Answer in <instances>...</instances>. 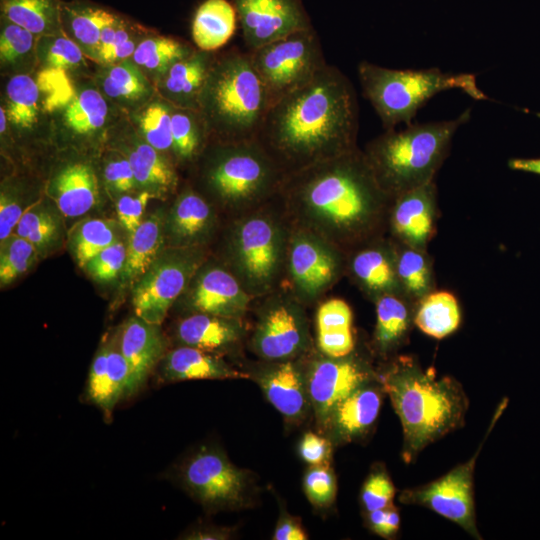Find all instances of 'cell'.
I'll return each instance as SVG.
<instances>
[{
    "label": "cell",
    "instance_id": "29",
    "mask_svg": "<svg viewBox=\"0 0 540 540\" xmlns=\"http://www.w3.org/2000/svg\"><path fill=\"white\" fill-rule=\"evenodd\" d=\"M48 195L65 217L76 218L86 214L98 202L95 171L84 162L67 164L51 179Z\"/></svg>",
    "mask_w": 540,
    "mask_h": 540
},
{
    "label": "cell",
    "instance_id": "8",
    "mask_svg": "<svg viewBox=\"0 0 540 540\" xmlns=\"http://www.w3.org/2000/svg\"><path fill=\"white\" fill-rule=\"evenodd\" d=\"M363 96L371 103L385 130L398 124H411L417 111L434 95L448 89H460L475 100L487 96L468 73H444L438 68L400 70L367 61L358 65Z\"/></svg>",
    "mask_w": 540,
    "mask_h": 540
},
{
    "label": "cell",
    "instance_id": "10",
    "mask_svg": "<svg viewBox=\"0 0 540 540\" xmlns=\"http://www.w3.org/2000/svg\"><path fill=\"white\" fill-rule=\"evenodd\" d=\"M255 300L248 345L260 360H295L315 347L307 307L284 284Z\"/></svg>",
    "mask_w": 540,
    "mask_h": 540
},
{
    "label": "cell",
    "instance_id": "43",
    "mask_svg": "<svg viewBox=\"0 0 540 540\" xmlns=\"http://www.w3.org/2000/svg\"><path fill=\"white\" fill-rule=\"evenodd\" d=\"M172 154L179 163L195 162L210 142L206 124L198 110L173 107Z\"/></svg>",
    "mask_w": 540,
    "mask_h": 540
},
{
    "label": "cell",
    "instance_id": "55",
    "mask_svg": "<svg viewBox=\"0 0 540 540\" xmlns=\"http://www.w3.org/2000/svg\"><path fill=\"white\" fill-rule=\"evenodd\" d=\"M333 443L328 437L317 432H306L298 446L301 458L309 465L330 463Z\"/></svg>",
    "mask_w": 540,
    "mask_h": 540
},
{
    "label": "cell",
    "instance_id": "13",
    "mask_svg": "<svg viewBox=\"0 0 540 540\" xmlns=\"http://www.w3.org/2000/svg\"><path fill=\"white\" fill-rule=\"evenodd\" d=\"M211 253L204 247L167 246L133 285L135 315L161 325L192 277Z\"/></svg>",
    "mask_w": 540,
    "mask_h": 540
},
{
    "label": "cell",
    "instance_id": "24",
    "mask_svg": "<svg viewBox=\"0 0 540 540\" xmlns=\"http://www.w3.org/2000/svg\"><path fill=\"white\" fill-rule=\"evenodd\" d=\"M129 366L121 352L117 332L104 340L90 366L85 400L96 406L106 422L120 401H124L129 381Z\"/></svg>",
    "mask_w": 540,
    "mask_h": 540
},
{
    "label": "cell",
    "instance_id": "14",
    "mask_svg": "<svg viewBox=\"0 0 540 540\" xmlns=\"http://www.w3.org/2000/svg\"><path fill=\"white\" fill-rule=\"evenodd\" d=\"M507 400L498 407L488 433L476 453L466 462L451 469L440 478L424 485L405 489L399 500L403 504L426 507L444 518L456 523L468 534L481 539L476 525L474 503V470L477 457L486 437L505 409Z\"/></svg>",
    "mask_w": 540,
    "mask_h": 540
},
{
    "label": "cell",
    "instance_id": "25",
    "mask_svg": "<svg viewBox=\"0 0 540 540\" xmlns=\"http://www.w3.org/2000/svg\"><path fill=\"white\" fill-rule=\"evenodd\" d=\"M373 301L384 294L403 291L396 267V246L376 238L347 254V271Z\"/></svg>",
    "mask_w": 540,
    "mask_h": 540
},
{
    "label": "cell",
    "instance_id": "44",
    "mask_svg": "<svg viewBox=\"0 0 540 540\" xmlns=\"http://www.w3.org/2000/svg\"><path fill=\"white\" fill-rule=\"evenodd\" d=\"M37 68L42 72L71 76L86 68L88 59L63 30L37 38Z\"/></svg>",
    "mask_w": 540,
    "mask_h": 540
},
{
    "label": "cell",
    "instance_id": "41",
    "mask_svg": "<svg viewBox=\"0 0 540 540\" xmlns=\"http://www.w3.org/2000/svg\"><path fill=\"white\" fill-rule=\"evenodd\" d=\"M195 50L182 41L156 35L153 32L141 41L130 60L155 85L174 63L189 56Z\"/></svg>",
    "mask_w": 540,
    "mask_h": 540
},
{
    "label": "cell",
    "instance_id": "12",
    "mask_svg": "<svg viewBox=\"0 0 540 540\" xmlns=\"http://www.w3.org/2000/svg\"><path fill=\"white\" fill-rule=\"evenodd\" d=\"M347 271V254L320 235L294 226L284 285L307 308L323 299Z\"/></svg>",
    "mask_w": 540,
    "mask_h": 540
},
{
    "label": "cell",
    "instance_id": "57",
    "mask_svg": "<svg viewBox=\"0 0 540 540\" xmlns=\"http://www.w3.org/2000/svg\"><path fill=\"white\" fill-rule=\"evenodd\" d=\"M272 539L306 540L308 539V535L301 524L300 518L289 514L285 507L280 506V512Z\"/></svg>",
    "mask_w": 540,
    "mask_h": 540
},
{
    "label": "cell",
    "instance_id": "31",
    "mask_svg": "<svg viewBox=\"0 0 540 540\" xmlns=\"http://www.w3.org/2000/svg\"><path fill=\"white\" fill-rule=\"evenodd\" d=\"M115 12L89 0H63L61 26L64 33L97 63L100 38Z\"/></svg>",
    "mask_w": 540,
    "mask_h": 540
},
{
    "label": "cell",
    "instance_id": "20",
    "mask_svg": "<svg viewBox=\"0 0 540 540\" xmlns=\"http://www.w3.org/2000/svg\"><path fill=\"white\" fill-rule=\"evenodd\" d=\"M160 326L135 315L117 331L119 346L130 372L124 400L133 397L145 386L148 377L168 351V340Z\"/></svg>",
    "mask_w": 540,
    "mask_h": 540
},
{
    "label": "cell",
    "instance_id": "47",
    "mask_svg": "<svg viewBox=\"0 0 540 540\" xmlns=\"http://www.w3.org/2000/svg\"><path fill=\"white\" fill-rule=\"evenodd\" d=\"M172 109L173 106L161 98L148 102L134 114L141 138L163 154L173 151Z\"/></svg>",
    "mask_w": 540,
    "mask_h": 540
},
{
    "label": "cell",
    "instance_id": "58",
    "mask_svg": "<svg viewBox=\"0 0 540 540\" xmlns=\"http://www.w3.org/2000/svg\"><path fill=\"white\" fill-rule=\"evenodd\" d=\"M234 536V529L214 524L197 523L180 535L186 540H227Z\"/></svg>",
    "mask_w": 540,
    "mask_h": 540
},
{
    "label": "cell",
    "instance_id": "34",
    "mask_svg": "<svg viewBox=\"0 0 540 540\" xmlns=\"http://www.w3.org/2000/svg\"><path fill=\"white\" fill-rule=\"evenodd\" d=\"M42 76L31 74L9 77L4 92V110L11 128L25 132L33 129L45 108L46 93Z\"/></svg>",
    "mask_w": 540,
    "mask_h": 540
},
{
    "label": "cell",
    "instance_id": "60",
    "mask_svg": "<svg viewBox=\"0 0 540 540\" xmlns=\"http://www.w3.org/2000/svg\"><path fill=\"white\" fill-rule=\"evenodd\" d=\"M509 167L513 170L524 171L540 175V158H516L509 161Z\"/></svg>",
    "mask_w": 540,
    "mask_h": 540
},
{
    "label": "cell",
    "instance_id": "35",
    "mask_svg": "<svg viewBox=\"0 0 540 540\" xmlns=\"http://www.w3.org/2000/svg\"><path fill=\"white\" fill-rule=\"evenodd\" d=\"M374 302L376 325L372 345L376 354L388 358L406 341L412 314L401 294H384Z\"/></svg>",
    "mask_w": 540,
    "mask_h": 540
},
{
    "label": "cell",
    "instance_id": "19",
    "mask_svg": "<svg viewBox=\"0 0 540 540\" xmlns=\"http://www.w3.org/2000/svg\"><path fill=\"white\" fill-rule=\"evenodd\" d=\"M247 51L312 28L302 0H232Z\"/></svg>",
    "mask_w": 540,
    "mask_h": 540
},
{
    "label": "cell",
    "instance_id": "7",
    "mask_svg": "<svg viewBox=\"0 0 540 540\" xmlns=\"http://www.w3.org/2000/svg\"><path fill=\"white\" fill-rule=\"evenodd\" d=\"M469 118L468 109L453 120L409 124L371 140L363 152L382 189L393 198L432 182L453 135Z\"/></svg>",
    "mask_w": 540,
    "mask_h": 540
},
{
    "label": "cell",
    "instance_id": "38",
    "mask_svg": "<svg viewBox=\"0 0 540 540\" xmlns=\"http://www.w3.org/2000/svg\"><path fill=\"white\" fill-rule=\"evenodd\" d=\"M37 36L1 17L0 68L6 76L31 74L37 68Z\"/></svg>",
    "mask_w": 540,
    "mask_h": 540
},
{
    "label": "cell",
    "instance_id": "49",
    "mask_svg": "<svg viewBox=\"0 0 540 540\" xmlns=\"http://www.w3.org/2000/svg\"><path fill=\"white\" fill-rule=\"evenodd\" d=\"M396 267L401 287L409 295L424 297L430 287V268L421 249L406 246L401 251L396 247Z\"/></svg>",
    "mask_w": 540,
    "mask_h": 540
},
{
    "label": "cell",
    "instance_id": "45",
    "mask_svg": "<svg viewBox=\"0 0 540 540\" xmlns=\"http://www.w3.org/2000/svg\"><path fill=\"white\" fill-rule=\"evenodd\" d=\"M461 322L456 298L447 291L425 295L414 316V323L426 335L442 339L453 333Z\"/></svg>",
    "mask_w": 540,
    "mask_h": 540
},
{
    "label": "cell",
    "instance_id": "56",
    "mask_svg": "<svg viewBox=\"0 0 540 540\" xmlns=\"http://www.w3.org/2000/svg\"><path fill=\"white\" fill-rule=\"evenodd\" d=\"M26 209V208H25ZM25 209L16 194L1 190L0 195V240L14 233Z\"/></svg>",
    "mask_w": 540,
    "mask_h": 540
},
{
    "label": "cell",
    "instance_id": "54",
    "mask_svg": "<svg viewBox=\"0 0 540 540\" xmlns=\"http://www.w3.org/2000/svg\"><path fill=\"white\" fill-rule=\"evenodd\" d=\"M103 179L107 189L114 194L122 195L138 190L134 172L126 154L116 153L105 163Z\"/></svg>",
    "mask_w": 540,
    "mask_h": 540
},
{
    "label": "cell",
    "instance_id": "32",
    "mask_svg": "<svg viewBox=\"0 0 540 540\" xmlns=\"http://www.w3.org/2000/svg\"><path fill=\"white\" fill-rule=\"evenodd\" d=\"M166 219L167 213L157 210L144 218L129 234L126 262L121 275L123 282L133 286L165 249Z\"/></svg>",
    "mask_w": 540,
    "mask_h": 540
},
{
    "label": "cell",
    "instance_id": "52",
    "mask_svg": "<svg viewBox=\"0 0 540 540\" xmlns=\"http://www.w3.org/2000/svg\"><path fill=\"white\" fill-rule=\"evenodd\" d=\"M126 256L127 245L120 240L89 260L84 269L94 280L110 282L122 275Z\"/></svg>",
    "mask_w": 540,
    "mask_h": 540
},
{
    "label": "cell",
    "instance_id": "9",
    "mask_svg": "<svg viewBox=\"0 0 540 540\" xmlns=\"http://www.w3.org/2000/svg\"><path fill=\"white\" fill-rule=\"evenodd\" d=\"M173 479L207 513L253 507L259 487L254 474L230 461L213 444L193 449L172 470Z\"/></svg>",
    "mask_w": 540,
    "mask_h": 540
},
{
    "label": "cell",
    "instance_id": "50",
    "mask_svg": "<svg viewBox=\"0 0 540 540\" xmlns=\"http://www.w3.org/2000/svg\"><path fill=\"white\" fill-rule=\"evenodd\" d=\"M303 490L314 507H330L337 493V479L330 463L309 465L303 477Z\"/></svg>",
    "mask_w": 540,
    "mask_h": 540
},
{
    "label": "cell",
    "instance_id": "15",
    "mask_svg": "<svg viewBox=\"0 0 540 540\" xmlns=\"http://www.w3.org/2000/svg\"><path fill=\"white\" fill-rule=\"evenodd\" d=\"M309 398L318 431L333 408L364 384L377 380L379 372L355 350L331 357L314 347L303 356Z\"/></svg>",
    "mask_w": 540,
    "mask_h": 540
},
{
    "label": "cell",
    "instance_id": "11",
    "mask_svg": "<svg viewBox=\"0 0 540 540\" xmlns=\"http://www.w3.org/2000/svg\"><path fill=\"white\" fill-rule=\"evenodd\" d=\"M248 52L271 105L306 85L328 64L313 27Z\"/></svg>",
    "mask_w": 540,
    "mask_h": 540
},
{
    "label": "cell",
    "instance_id": "37",
    "mask_svg": "<svg viewBox=\"0 0 540 540\" xmlns=\"http://www.w3.org/2000/svg\"><path fill=\"white\" fill-rule=\"evenodd\" d=\"M237 13L228 0H205L196 9L191 25L199 50L214 52L224 46L237 28Z\"/></svg>",
    "mask_w": 540,
    "mask_h": 540
},
{
    "label": "cell",
    "instance_id": "33",
    "mask_svg": "<svg viewBox=\"0 0 540 540\" xmlns=\"http://www.w3.org/2000/svg\"><path fill=\"white\" fill-rule=\"evenodd\" d=\"M315 320V347L321 353L331 357H342L355 350L353 315L345 300L330 298L319 303Z\"/></svg>",
    "mask_w": 540,
    "mask_h": 540
},
{
    "label": "cell",
    "instance_id": "4",
    "mask_svg": "<svg viewBox=\"0 0 540 540\" xmlns=\"http://www.w3.org/2000/svg\"><path fill=\"white\" fill-rule=\"evenodd\" d=\"M293 225L276 196L225 222L217 258L254 299L284 283Z\"/></svg>",
    "mask_w": 540,
    "mask_h": 540
},
{
    "label": "cell",
    "instance_id": "59",
    "mask_svg": "<svg viewBox=\"0 0 540 540\" xmlns=\"http://www.w3.org/2000/svg\"><path fill=\"white\" fill-rule=\"evenodd\" d=\"M400 527V516L398 509L392 504L386 508L385 534L384 538L394 537Z\"/></svg>",
    "mask_w": 540,
    "mask_h": 540
},
{
    "label": "cell",
    "instance_id": "17",
    "mask_svg": "<svg viewBox=\"0 0 540 540\" xmlns=\"http://www.w3.org/2000/svg\"><path fill=\"white\" fill-rule=\"evenodd\" d=\"M46 83L45 108L73 138L99 134L109 119V104L97 86L75 87L64 74L41 72Z\"/></svg>",
    "mask_w": 540,
    "mask_h": 540
},
{
    "label": "cell",
    "instance_id": "28",
    "mask_svg": "<svg viewBox=\"0 0 540 540\" xmlns=\"http://www.w3.org/2000/svg\"><path fill=\"white\" fill-rule=\"evenodd\" d=\"M216 57L214 52L198 49L174 63L155 84L160 98L173 107L198 110L200 95Z\"/></svg>",
    "mask_w": 540,
    "mask_h": 540
},
{
    "label": "cell",
    "instance_id": "6",
    "mask_svg": "<svg viewBox=\"0 0 540 540\" xmlns=\"http://www.w3.org/2000/svg\"><path fill=\"white\" fill-rule=\"evenodd\" d=\"M270 107L267 89L247 50L216 57L198 105L210 141L255 140Z\"/></svg>",
    "mask_w": 540,
    "mask_h": 540
},
{
    "label": "cell",
    "instance_id": "1",
    "mask_svg": "<svg viewBox=\"0 0 540 540\" xmlns=\"http://www.w3.org/2000/svg\"><path fill=\"white\" fill-rule=\"evenodd\" d=\"M277 197L292 225L345 254L382 237L392 200L359 148L287 175Z\"/></svg>",
    "mask_w": 540,
    "mask_h": 540
},
{
    "label": "cell",
    "instance_id": "30",
    "mask_svg": "<svg viewBox=\"0 0 540 540\" xmlns=\"http://www.w3.org/2000/svg\"><path fill=\"white\" fill-rule=\"evenodd\" d=\"M95 85L107 100L134 111L150 102L156 91L153 82L130 59L100 65Z\"/></svg>",
    "mask_w": 540,
    "mask_h": 540
},
{
    "label": "cell",
    "instance_id": "46",
    "mask_svg": "<svg viewBox=\"0 0 540 540\" xmlns=\"http://www.w3.org/2000/svg\"><path fill=\"white\" fill-rule=\"evenodd\" d=\"M120 227L119 222L108 218H90L75 225L69 235V247L77 264L84 268L94 256L120 241Z\"/></svg>",
    "mask_w": 540,
    "mask_h": 540
},
{
    "label": "cell",
    "instance_id": "48",
    "mask_svg": "<svg viewBox=\"0 0 540 540\" xmlns=\"http://www.w3.org/2000/svg\"><path fill=\"white\" fill-rule=\"evenodd\" d=\"M35 247L26 239L12 233L1 241L0 284H10L26 273L38 260Z\"/></svg>",
    "mask_w": 540,
    "mask_h": 540
},
{
    "label": "cell",
    "instance_id": "22",
    "mask_svg": "<svg viewBox=\"0 0 540 540\" xmlns=\"http://www.w3.org/2000/svg\"><path fill=\"white\" fill-rule=\"evenodd\" d=\"M219 214L194 187H185L167 212V246L208 248L218 230Z\"/></svg>",
    "mask_w": 540,
    "mask_h": 540
},
{
    "label": "cell",
    "instance_id": "16",
    "mask_svg": "<svg viewBox=\"0 0 540 540\" xmlns=\"http://www.w3.org/2000/svg\"><path fill=\"white\" fill-rule=\"evenodd\" d=\"M253 302L227 267L210 254L175 304L182 315L204 313L245 319Z\"/></svg>",
    "mask_w": 540,
    "mask_h": 540
},
{
    "label": "cell",
    "instance_id": "2",
    "mask_svg": "<svg viewBox=\"0 0 540 540\" xmlns=\"http://www.w3.org/2000/svg\"><path fill=\"white\" fill-rule=\"evenodd\" d=\"M359 106L349 78L327 64L271 105L256 140L287 176L355 150Z\"/></svg>",
    "mask_w": 540,
    "mask_h": 540
},
{
    "label": "cell",
    "instance_id": "5",
    "mask_svg": "<svg viewBox=\"0 0 540 540\" xmlns=\"http://www.w3.org/2000/svg\"><path fill=\"white\" fill-rule=\"evenodd\" d=\"M199 157L204 161L199 174L202 190L197 191L227 220L271 201L286 177L256 139L210 141Z\"/></svg>",
    "mask_w": 540,
    "mask_h": 540
},
{
    "label": "cell",
    "instance_id": "53",
    "mask_svg": "<svg viewBox=\"0 0 540 540\" xmlns=\"http://www.w3.org/2000/svg\"><path fill=\"white\" fill-rule=\"evenodd\" d=\"M154 198L157 196L145 190L119 195L116 202V212L118 222L126 232L130 234L140 225L147 204Z\"/></svg>",
    "mask_w": 540,
    "mask_h": 540
},
{
    "label": "cell",
    "instance_id": "21",
    "mask_svg": "<svg viewBox=\"0 0 540 540\" xmlns=\"http://www.w3.org/2000/svg\"><path fill=\"white\" fill-rule=\"evenodd\" d=\"M384 394L379 378L364 384L333 408L318 432L334 446L364 438L376 423Z\"/></svg>",
    "mask_w": 540,
    "mask_h": 540
},
{
    "label": "cell",
    "instance_id": "51",
    "mask_svg": "<svg viewBox=\"0 0 540 540\" xmlns=\"http://www.w3.org/2000/svg\"><path fill=\"white\" fill-rule=\"evenodd\" d=\"M395 486L385 468L377 465L363 483L360 500L366 513L392 504Z\"/></svg>",
    "mask_w": 540,
    "mask_h": 540
},
{
    "label": "cell",
    "instance_id": "3",
    "mask_svg": "<svg viewBox=\"0 0 540 540\" xmlns=\"http://www.w3.org/2000/svg\"><path fill=\"white\" fill-rule=\"evenodd\" d=\"M379 372L403 430L402 458L410 463L429 444L464 425L469 401L461 383L400 356Z\"/></svg>",
    "mask_w": 540,
    "mask_h": 540
},
{
    "label": "cell",
    "instance_id": "26",
    "mask_svg": "<svg viewBox=\"0 0 540 540\" xmlns=\"http://www.w3.org/2000/svg\"><path fill=\"white\" fill-rule=\"evenodd\" d=\"M435 186L432 182L392 198L387 226L406 246L423 249L434 230Z\"/></svg>",
    "mask_w": 540,
    "mask_h": 540
},
{
    "label": "cell",
    "instance_id": "27",
    "mask_svg": "<svg viewBox=\"0 0 540 540\" xmlns=\"http://www.w3.org/2000/svg\"><path fill=\"white\" fill-rule=\"evenodd\" d=\"M157 383L187 380H225L248 378L222 356L194 347L176 345L168 350L157 366Z\"/></svg>",
    "mask_w": 540,
    "mask_h": 540
},
{
    "label": "cell",
    "instance_id": "23",
    "mask_svg": "<svg viewBox=\"0 0 540 540\" xmlns=\"http://www.w3.org/2000/svg\"><path fill=\"white\" fill-rule=\"evenodd\" d=\"M249 334L245 319L204 313L182 315L176 323V345L194 347L222 357L238 354Z\"/></svg>",
    "mask_w": 540,
    "mask_h": 540
},
{
    "label": "cell",
    "instance_id": "36",
    "mask_svg": "<svg viewBox=\"0 0 540 540\" xmlns=\"http://www.w3.org/2000/svg\"><path fill=\"white\" fill-rule=\"evenodd\" d=\"M132 166L138 190L163 198L178 186V175L173 163L142 138L126 154Z\"/></svg>",
    "mask_w": 540,
    "mask_h": 540
},
{
    "label": "cell",
    "instance_id": "42",
    "mask_svg": "<svg viewBox=\"0 0 540 540\" xmlns=\"http://www.w3.org/2000/svg\"><path fill=\"white\" fill-rule=\"evenodd\" d=\"M30 242L40 257L55 251L62 240L60 216L45 203L27 207L14 231Z\"/></svg>",
    "mask_w": 540,
    "mask_h": 540
},
{
    "label": "cell",
    "instance_id": "39",
    "mask_svg": "<svg viewBox=\"0 0 540 540\" xmlns=\"http://www.w3.org/2000/svg\"><path fill=\"white\" fill-rule=\"evenodd\" d=\"M63 0H0L1 17L39 37L62 30Z\"/></svg>",
    "mask_w": 540,
    "mask_h": 540
},
{
    "label": "cell",
    "instance_id": "18",
    "mask_svg": "<svg viewBox=\"0 0 540 540\" xmlns=\"http://www.w3.org/2000/svg\"><path fill=\"white\" fill-rule=\"evenodd\" d=\"M267 401L289 425H299L312 412L303 357L286 361L260 360L245 371Z\"/></svg>",
    "mask_w": 540,
    "mask_h": 540
},
{
    "label": "cell",
    "instance_id": "40",
    "mask_svg": "<svg viewBox=\"0 0 540 540\" xmlns=\"http://www.w3.org/2000/svg\"><path fill=\"white\" fill-rule=\"evenodd\" d=\"M152 33L149 28L115 12L102 31L97 63L112 65L130 59L141 41Z\"/></svg>",
    "mask_w": 540,
    "mask_h": 540
}]
</instances>
